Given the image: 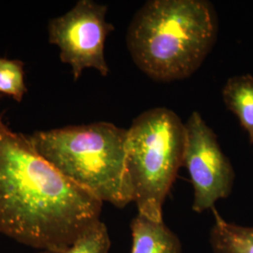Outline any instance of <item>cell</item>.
<instances>
[{
    "instance_id": "9",
    "label": "cell",
    "mask_w": 253,
    "mask_h": 253,
    "mask_svg": "<svg viewBox=\"0 0 253 253\" xmlns=\"http://www.w3.org/2000/svg\"><path fill=\"white\" fill-rule=\"evenodd\" d=\"M214 224L210 231L213 253H253V227L236 225L226 221L213 209Z\"/></svg>"
},
{
    "instance_id": "5",
    "label": "cell",
    "mask_w": 253,
    "mask_h": 253,
    "mask_svg": "<svg viewBox=\"0 0 253 253\" xmlns=\"http://www.w3.org/2000/svg\"><path fill=\"white\" fill-rule=\"evenodd\" d=\"M107 9L92 0H79L73 9L49 21V42L59 48L60 60L71 66L74 81L88 68L104 77L109 74L104 49L115 27L106 21Z\"/></svg>"
},
{
    "instance_id": "11",
    "label": "cell",
    "mask_w": 253,
    "mask_h": 253,
    "mask_svg": "<svg viewBox=\"0 0 253 253\" xmlns=\"http://www.w3.org/2000/svg\"><path fill=\"white\" fill-rule=\"evenodd\" d=\"M24 66L18 59L0 57V93L17 102H22L27 91Z\"/></svg>"
},
{
    "instance_id": "1",
    "label": "cell",
    "mask_w": 253,
    "mask_h": 253,
    "mask_svg": "<svg viewBox=\"0 0 253 253\" xmlns=\"http://www.w3.org/2000/svg\"><path fill=\"white\" fill-rule=\"evenodd\" d=\"M102 202L58 172L25 134L0 123V234L60 250L100 221Z\"/></svg>"
},
{
    "instance_id": "3",
    "label": "cell",
    "mask_w": 253,
    "mask_h": 253,
    "mask_svg": "<svg viewBox=\"0 0 253 253\" xmlns=\"http://www.w3.org/2000/svg\"><path fill=\"white\" fill-rule=\"evenodd\" d=\"M38 153L102 203L133 202L126 169L127 129L108 122L39 130L27 135Z\"/></svg>"
},
{
    "instance_id": "2",
    "label": "cell",
    "mask_w": 253,
    "mask_h": 253,
    "mask_svg": "<svg viewBox=\"0 0 253 253\" xmlns=\"http://www.w3.org/2000/svg\"><path fill=\"white\" fill-rule=\"evenodd\" d=\"M218 30L207 0H149L131 20L126 45L136 66L155 81L183 80L204 63Z\"/></svg>"
},
{
    "instance_id": "10",
    "label": "cell",
    "mask_w": 253,
    "mask_h": 253,
    "mask_svg": "<svg viewBox=\"0 0 253 253\" xmlns=\"http://www.w3.org/2000/svg\"><path fill=\"white\" fill-rule=\"evenodd\" d=\"M111 239L108 229L100 220L74 241L60 250L43 251L41 253H109Z\"/></svg>"
},
{
    "instance_id": "7",
    "label": "cell",
    "mask_w": 253,
    "mask_h": 253,
    "mask_svg": "<svg viewBox=\"0 0 253 253\" xmlns=\"http://www.w3.org/2000/svg\"><path fill=\"white\" fill-rule=\"evenodd\" d=\"M130 230V253H182L180 239L163 221H154L137 213Z\"/></svg>"
},
{
    "instance_id": "12",
    "label": "cell",
    "mask_w": 253,
    "mask_h": 253,
    "mask_svg": "<svg viewBox=\"0 0 253 253\" xmlns=\"http://www.w3.org/2000/svg\"><path fill=\"white\" fill-rule=\"evenodd\" d=\"M1 122H2V120H1V118H0V123H1Z\"/></svg>"
},
{
    "instance_id": "4",
    "label": "cell",
    "mask_w": 253,
    "mask_h": 253,
    "mask_svg": "<svg viewBox=\"0 0 253 253\" xmlns=\"http://www.w3.org/2000/svg\"><path fill=\"white\" fill-rule=\"evenodd\" d=\"M186 128L168 108L149 109L127 129L126 169L138 213L163 221V208L183 166Z\"/></svg>"
},
{
    "instance_id": "8",
    "label": "cell",
    "mask_w": 253,
    "mask_h": 253,
    "mask_svg": "<svg viewBox=\"0 0 253 253\" xmlns=\"http://www.w3.org/2000/svg\"><path fill=\"white\" fill-rule=\"evenodd\" d=\"M222 98L253 144V75L246 73L229 78L222 89Z\"/></svg>"
},
{
    "instance_id": "6",
    "label": "cell",
    "mask_w": 253,
    "mask_h": 253,
    "mask_svg": "<svg viewBox=\"0 0 253 253\" xmlns=\"http://www.w3.org/2000/svg\"><path fill=\"white\" fill-rule=\"evenodd\" d=\"M186 146L183 166L187 168L194 190L193 211L202 213L227 198L234 187L235 173L221 150L217 137L198 112L185 123Z\"/></svg>"
}]
</instances>
